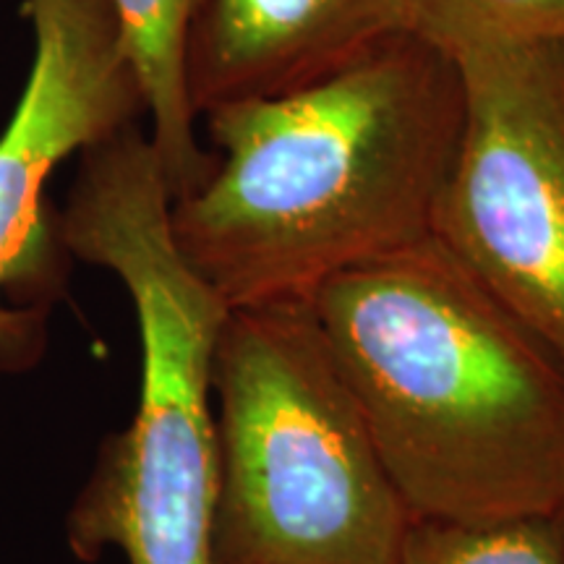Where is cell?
Wrapping results in <instances>:
<instances>
[{"label": "cell", "instance_id": "8", "mask_svg": "<svg viewBox=\"0 0 564 564\" xmlns=\"http://www.w3.org/2000/svg\"><path fill=\"white\" fill-rule=\"evenodd\" d=\"M137 74L150 141L173 199L199 188L215 165L202 150L188 89V42L204 0H108Z\"/></svg>", "mask_w": 564, "mask_h": 564}, {"label": "cell", "instance_id": "5", "mask_svg": "<svg viewBox=\"0 0 564 564\" xmlns=\"http://www.w3.org/2000/svg\"><path fill=\"white\" fill-rule=\"evenodd\" d=\"M449 53L465 110L434 238L564 366V42Z\"/></svg>", "mask_w": 564, "mask_h": 564}, {"label": "cell", "instance_id": "4", "mask_svg": "<svg viewBox=\"0 0 564 564\" xmlns=\"http://www.w3.org/2000/svg\"><path fill=\"white\" fill-rule=\"evenodd\" d=\"M209 564H398L394 489L312 306L236 308L212 358Z\"/></svg>", "mask_w": 564, "mask_h": 564}, {"label": "cell", "instance_id": "11", "mask_svg": "<svg viewBox=\"0 0 564 564\" xmlns=\"http://www.w3.org/2000/svg\"><path fill=\"white\" fill-rule=\"evenodd\" d=\"M556 518V525H560V531H562V539H564V505H562V510L554 514Z\"/></svg>", "mask_w": 564, "mask_h": 564}, {"label": "cell", "instance_id": "7", "mask_svg": "<svg viewBox=\"0 0 564 564\" xmlns=\"http://www.w3.org/2000/svg\"><path fill=\"white\" fill-rule=\"evenodd\" d=\"M408 32L413 0H204L188 42L194 108L301 87Z\"/></svg>", "mask_w": 564, "mask_h": 564}, {"label": "cell", "instance_id": "10", "mask_svg": "<svg viewBox=\"0 0 564 564\" xmlns=\"http://www.w3.org/2000/svg\"><path fill=\"white\" fill-rule=\"evenodd\" d=\"M419 32L447 51L489 42H564V0H413Z\"/></svg>", "mask_w": 564, "mask_h": 564}, {"label": "cell", "instance_id": "6", "mask_svg": "<svg viewBox=\"0 0 564 564\" xmlns=\"http://www.w3.org/2000/svg\"><path fill=\"white\" fill-rule=\"evenodd\" d=\"M34 58L0 133V369L24 371L45 348L40 308L61 285L68 253L45 186L74 152L137 123L141 89L108 0H26Z\"/></svg>", "mask_w": 564, "mask_h": 564}, {"label": "cell", "instance_id": "3", "mask_svg": "<svg viewBox=\"0 0 564 564\" xmlns=\"http://www.w3.org/2000/svg\"><path fill=\"white\" fill-rule=\"evenodd\" d=\"M173 194L137 123L84 152L61 215L68 253L123 282L141 343L139 405L102 442L66 520L68 546L95 562L209 564L217 499L212 358L230 308L183 259Z\"/></svg>", "mask_w": 564, "mask_h": 564}, {"label": "cell", "instance_id": "1", "mask_svg": "<svg viewBox=\"0 0 564 564\" xmlns=\"http://www.w3.org/2000/svg\"><path fill=\"white\" fill-rule=\"evenodd\" d=\"M463 110L455 55L421 32L301 87L209 108L217 158L173 199L175 243L230 312L308 301L434 236Z\"/></svg>", "mask_w": 564, "mask_h": 564}, {"label": "cell", "instance_id": "2", "mask_svg": "<svg viewBox=\"0 0 564 564\" xmlns=\"http://www.w3.org/2000/svg\"><path fill=\"white\" fill-rule=\"evenodd\" d=\"M413 520L554 518L564 366L434 236L306 301Z\"/></svg>", "mask_w": 564, "mask_h": 564}, {"label": "cell", "instance_id": "9", "mask_svg": "<svg viewBox=\"0 0 564 564\" xmlns=\"http://www.w3.org/2000/svg\"><path fill=\"white\" fill-rule=\"evenodd\" d=\"M398 564H564V539L549 514L489 523L413 520Z\"/></svg>", "mask_w": 564, "mask_h": 564}]
</instances>
